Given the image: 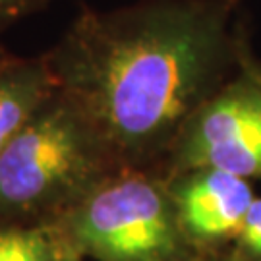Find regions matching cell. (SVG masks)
<instances>
[{
  "label": "cell",
  "mask_w": 261,
  "mask_h": 261,
  "mask_svg": "<svg viewBox=\"0 0 261 261\" xmlns=\"http://www.w3.org/2000/svg\"><path fill=\"white\" fill-rule=\"evenodd\" d=\"M180 232L196 253L230 250L255 199V184L217 168L165 176Z\"/></svg>",
  "instance_id": "obj_5"
},
{
  "label": "cell",
  "mask_w": 261,
  "mask_h": 261,
  "mask_svg": "<svg viewBox=\"0 0 261 261\" xmlns=\"http://www.w3.org/2000/svg\"><path fill=\"white\" fill-rule=\"evenodd\" d=\"M234 12L236 0L84 6L45 60L122 167L161 172L188 118L252 53Z\"/></svg>",
  "instance_id": "obj_1"
},
{
  "label": "cell",
  "mask_w": 261,
  "mask_h": 261,
  "mask_svg": "<svg viewBox=\"0 0 261 261\" xmlns=\"http://www.w3.org/2000/svg\"><path fill=\"white\" fill-rule=\"evenodd\" d=\"M188 261H242V259H238L230 250H226V252H215V253H196L194 257H190Z\"/></svg>",
  "instance_id": "obj_10"
},
{
  "label": "cell",
  "mask_w": 261,
  "mask_h": 261,
  "mask_svg": "<svg viewBox=\"0 0 261 261\" xmlns=\"http://www.w3.org/2000/svg\"><path fill=\"white\" fill-rule=\"evenodd\" d=\"M190 168H217L261 184V62L253 53L188 118L161 174Z\"/></svg>",
  "instance_id": "obj_4"
},
{
  "label": "cell",
  "mask_w": 261,
  "mask_h": 261,
  "mask_svg": "<svg viewBox=\"0 0 261 261\" xmlns=\"http://www.w3.org/2000/svg\"><path fill=\"white\" fill-rule=\"evenodd\" d=\"M62 261H84V257H80L77 253H74L72 250H68V248H66V252H64V257H62Z\"/></svg>",
  "instance_id": "obj_11"
},
{
  "label": "cell",
  "mask_w": 261,
  "mask_h": 261,
  "mask_svg": "<svg viewBox=\"0 0 261 261\" xmlns=\"http://www.w3.org/2000/svg\"><path fill=\"white\" fill-rule=\"evenodd\" d=\"M55 89L45 55L16 56L0 48V155Z\"/></svg>",
  "instance_id": "obj_6"
},
{
  "label": "cell",
  "mask_w": 261,
  "mask_h": 261,
  "mask_svg": "<svg viewBox=\"0 0 261 261\" xmlns=\"http://www.w3.org/2000/svg\"><path fill=\"white\" fill-rule=\"evenodd\" d=\"M124 168L58 89L0 155V223L55 224Z\"/></svg>",
  "instance_id": "obj_2"
},
{
  "label": "cell",
  "mask_w": 261,
  "mask_h": 261,
  "mask_svg": "<svg viewBox=\"0 0 261 261\" xmlns=\"http://www.w3.org/2000/svg\"><path fill=\"white\" fill-rule=\"evenodd\" d=\"M64 252L55 226L0 223V261H62Z\"/></svg>",
  "instance_id": "obj_7"
},
{
  "label": "cell",
  "mask_w": 261,
  "mask_h": 261,
  "mask_svg": "<svg viewBox=\"0 0 261 261\" xmlns=\"http://www.w3.org/2000/svg\"><path fill=\"white\" fill-rule=\"evenodd\" d=\"M55 0H0V35L19 19L50 6Z\"/></svg>",
  "instance_id": "obj_9"
},
{
  "label": "cell",
  "mask_w": 261,
  "mask_h": 261,
  "mask_svg": "<svg viewBox=\"0 0 261 261\" xmlns=\"http://www.w3.org/2000/svg\"><path fill=\"white\" fill-rule=\"evenodd\" d=\"M230 252L242 261H261V196L257 194L244 217Z\"/></svg>",
  "instance_id": "obj_8"
},
{
  "label": "cell",
  "mask_w": 261,
  "mask_h": 261,
  "mask_svg": "<svg viewBox=\"0 0 261 261\" xmlns=\"http://www.w3.org/2000/svg\"><path fill=\"white\" fill-rule=\"evenodd\" d=\"M50 226L68 250L93 261H188L196 255L180 232L159 170L120 168Z\"/></svg>",
  "instance_id": "obj_3"
}]
</instances>
